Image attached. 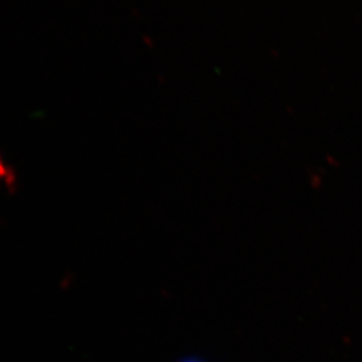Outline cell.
Here are the masks:
<instances>
[{
	"instance_id": "1",
	"label": "cell",
	"mask_w": 362,
	"mask_h": 362,
	"mask_svg": "<svg viewBox=\"0 0 362 362\" xmlns=\"http://www.w3.org/2000/svg\"><path fill=\"white\" fill-rule=\"evenodd\" d=\"M13 168L7 164L6 158L0 155V185H10L13 184Z\"/></svg>"
},
{
	"instance_id": "2",
	"label": "cell",
	"mask_w": 362,
	"mask_h": 362,
	"mask_svg": "<svg viewBox=\"0 0 362 362\" xmlns=\"http://www.w3.org/2000/svg\"><path fill=\"white\" fill-rule=\"evenodd\" d=\"M180 362H204L202 361V360H197V358H185V360H182Z\"/></svg>"
}]
</instances>
